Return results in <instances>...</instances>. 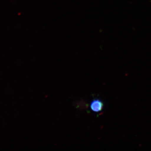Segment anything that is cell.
I'll list each match as a JSON object with an SVG mask.
<instances>
[{
	"instance_id": "obj_1",
	"label": "cell",
	"mask_w": 151,
	"mask_h": 151,
	"mask_svg": "<svg viewBox=\"0 0 151 151\" xmlns=\"http://www.w3.org/2000/svg\"><path fill=\"white\" fill-rule=\"evenodd\" d=\"M103 104L102 101L99 100H93L90 105V108L94 112L98 113L102 110Z\"/></svg>"
}]
</instances>
